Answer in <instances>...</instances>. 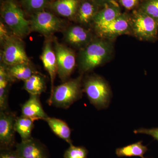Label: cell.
I'll use <instances>...</instances> for the list:
<instances>
[{"mask_svg": "<svg viewBox=\"0 0 158 158\" xmlns=\"http://www.w3.org/2000/svg\"><path fill=\"white\" fill-rule=\"evenodd\" d=\"M113 52L112 40L100 37L93 39L79 53L78 64L80 72H88L108 62Z\"/></svg>", "mask_w": 158, "mask_h": 158, "instance_id": "obj_1", "label": "cell"}, {"mask_svg": "<svg viewBox=\"0 0 158 158\" xmlns=\"http://www.w3.org/2000/svg\"><path fill=\"white\" fill-rule=\"evenodd\" d=\"M82 76L54 87L48 100L50 106L67 109L82 97Z\"/></svg>", "mask_w": 158, "mask_h": 158, "instance_id": "obj_2", "label": "cell"}, {"mask_svg": "<svg viewBox=\"0 0 158 158\" xmlns=\"http://www.w3.org/2000/svg\"><path fill=\"white\" fill-rule=\"evenodd\" d=\"M84 90L90 103L98 110L106 109L109 106L112 91L107 82L101 77L92 75L86 78Z\"/></svg>", "mask_w": 158, "mask_h": 158, "instance_id": "obj_3", "label": "cell"}, {"mask_svg": "<svg viewBox=\"0 0 158 158\" xmlns=\"http://www.w3.org/2000/svg\"><path fill=\"white\" fill-rule=\"evenodd\" d=\"M132 34L141 40L154 41L158 36V21L139 9L131 16Z\"/></svg>", "mask_w": 158, "mask_h": 158, "instance_id": "obj_4", "label": "cell"}, {"mask_svg": "<svg viewBox=\"0 0 158 158\" xmlns=\"http://www.w3.org/2000/svg\"><path fill=\"white\" fill-rule=\"evenodd\" d=\"M2 15L4 22L15 36L22 37L30 33L31 23L26 19L23 11L13 2L7 1L3 4Z\"/></svg>", "mask_w": 158, "mask_h": 158, "instance_id": "obj_5", "label": "cell"}, {"mask_svg": "<svg viewBox=\"0 0 158 158\" xmlns=\"http://www.w3.org/2000/svg\"><path fill=\"white\" fill-rule=\"evenodd\" d=\"M94 28L98 37L111 40L120 35L132 34L131 16L122 13L113 21Z\"/></svg>", "mask_w": 158, "mask_h": 158, "instance_id": "obj_6", "label": "cell"}, {"mask_svg": "<svg viewBox=\"0 0 158 158\" xmlns=\"http://www.w3.org/2000/svg\"><path fill=\"white\" fill-rule=\"evenodd\" d=\"M2 54L3 63L7 66L30 63L22 42L16 37L8 36L4 41Z\"/></svg>", "mask_w": 158, "mask_h": 158, "instance_id": "obj_7", "label": "cell"}, {"mask_svg": "<svg viewBox=\"0 0 158 158\" xmlns=\"http://www.w3.org/2000/svg\"><path fill=\"white\" fill-rule=\"evenodd\" d=\"M56 57L57 74L63 82L70 77L75 67V55L73 51L57 41L54 50Z\"/></svg>", "mask_w": 158, "mask_h": 158, "instance_id": "obj_8", "label": "cell"}, {"mask_svg": "<svg viewBox=\"0 0 158 158\" xmlns=\"http://www.w3.org/2000/svg\"><path fill=\"white\" fill-rule=\"evenodd\" d=\"M30 23L32 31L46 36L59 31L62 25L61 20L50 12L42 10L32 16Z\"/></svg>", "mask_w": 158, "mask_h": 158, "instance_id": "obj_9", "label": "cell"}, {"mask_svg": "<svg viewBox=\"0 0 158 158\" xmlns=\"http://www.w3.org/2000/svg\"><path fill=\"white\" fill-rule=\"evenodd\" d=\"M16 116L9 110L0 111L1 147L11 148L15 144V124Z\"/></svg>", "mask_w": 158, "mask_h": 158, "instance_id": "obj_10", "label": "cell"}, {"mask_svg": "<svg viewBox=\"0 0 158 158\" xmlns=\"http://www.w3.org/2000/svg\"><path fill=\"white\" fill-rule=\"evenodd\" d=\"M15 150L21 158H48L45 145L33 138L16 144Z\"/></svg>", "mask_w": 158, "mask_h": 158, "instance_id": "obj_11", "label": "cell"}, {"mask_svg": "<svg viewBox=\"0 0 158 158\" xmlns=\"http://www.w3.org/2000/svg\"><path fill=\"white\" fill-rule=\"evenodd\" d=\"M65 40L69 44L78 48H83L92 40L91 32L83 26H73L69 27L64 34Z\"/></svg>", "mask_w": 158, "mask_h": 158, "instance_id": "obj_12", "label": "cell"}, {"mask_svg": "<svg viewBox=\"0 0 158 158\" xmlns=\"http://www.w3.org/2000/svg\"><path fill=\"white\" fill-rule=\"evenodd\" d=\"M22 115L31 118L33 121L45 120L48 116L43 110L39 95H30V98L22 105Z\"/></svg>", "mask_w": 158, "mask_h": 158, "instance_id": "obj_13", "label": "cell"}, {"mask_svg": "<svg viewBox=\"0 0 158 158\" xmlns=\"http://www.w3.org/2000/svg\"><path fill=\"white\" fill-rule=\"evenodd\" d=\"M99 7L94 0H85L80 3L75 18L82 26L92 24L94 18L99 11Z\"/></svg>", "mask_w": 158, "mask_h": 158, "instance_id": "obj_14", "label": "cell"}, {"mask_svg": "<svg viewBox=\"0 0 158 158\" xmlns=\"http://www.w3.org/2000/svg\"><path fill=\"white\" fill-rule=\"evenodd\" d=\"M46 70L48 72L51 79V90H53L54 83L57 74L56 57L50 42H47L44 45L42 55L40 56Z\"/></svg>", "mask_w": 158, "mask_h": 158, "instance_id": "obj_15", "label": "cell"}, {"mask_svg": "<svg viewBox=\"0 0 158 158\" xmlns=\"http://www.w3.org/2000/svg\"><path fill=\"white\" fill-rule=\"evenodd\" d=\"M99 10L94 19L93 27L106 24L113 21L122 14L120 7L116 2L105 5Z\"/></svg>", "mask_w": 158, "mask_h": 158, "instance_id": "obj_16", "label": "cell"}, {"mask_svg": "<svg viewBox=\"0 0 158 158\" xmlns=\"http://www.w3.org/2000/svg\"><path fill=\"white\" fill-rule=\"evenodd\" d=\"M45 121L51 130L59 138L66 141L69 145L73 144L71 139V130L68 124L59 118L48 116Z\"/></svg>", "mask_w": 158, "mask_h": 158, "instance_id": "obj_17", "label": "cell"}, {"mask_svg": "<svg viewBox=\"0 0 158 158\" xmlns=\"http://www.w3.org/2000/svg\"><path fill=\"white\" fill-rule=\"evenodd\" d=\"M7 72L11 81H25L33 74L37 73L30 63L20 64L7 66Z\"/></svg>", "mask_w": 158, "mask_h": 158, "instance_id": "obj_18", "label": "cell"}, {"mask_svg": "<svg viewBox=\"0 0 158 158\" xmlns=\"http://www.w3.org/2000/svg\"><path fill=\"white\" fill-rule=\"evenodd\" d=\"M79 0H56L52 5V9L63 17H75L79 5Z\"/></svg>", "mask_w": 158, "mask_h": 158, "instance_id": "obj_19", "label": "cell"}, {"mask_svg": "<svg viewBox=\"0 0 158 158\" xmlns=\"http://www.w3.org/2000/svg\"><path fill=\"white\" fill-rule=\"evenodd\" d=\"M11 82L6 65L2 64L0 67V111L8 110L9 85Z\"/></svg>", "mask_w": 158, "mask_h": 158, "instance_id": "obj_20", "label": "cell"}, {"mask_svg": "<svg viewBox=\"0 0 158 158\" xmlns=\"http://www.w3.org/2000/svg\"><path fill=\"white\" fill-rule=\"evenodd\" d=\"M24 82L23 89L27 90L30 95L40 96L45 91V79L40 74L35 73Z\"/></svg>", "mask_w": 158, "mask_h": 158, "instance_id": "obj_21", "label": "cell"}, {"mask_svg": "<svg viewBox=\"0 0 158 158\" xmlns=\"http://www.w3.org/2000/svg\"><path fill=\"white\" fill-rule=\"evenodd\" d=\"M34 126V121L22 115L16 118L15 130L20 136L22 141H27L32 138L31 134Z\"/></svg>", "mask_w": 158, "mask_h": 158, "instance_id": "obj_22", "label": "cell"}, {"mask_svg": "<svg viewBox=\"0 0 158 158\" xmlns=\"http://www.w3.org/2000/svg\"><path fill=\"white\" fill-rule=\"evenodd\" d=\"M147 146L142 144V141L116 149V153L118 157L138 156L145 158L144 155L147 152Z\"/></svg>", "mask_w": 158, "mask_h": 158, "instance_id": "obj_23", "label": "cell"}, {"mask_svg": "<svg viewBox=\"0 0 158 158\" xmlns=\"http://www.w3.org/2000/svg\"><path fill=\"white\" fill-rule=\"evenodd\" d=\"M138 9L158 21V0H144Z\"/></svg>", "mask_w": 158, "mask_h": 158, "instance_id": "obj_24", "label": "cell"}, {"mask_svg": "<svg viewBox=\"0 0 158 158\" xmlns=\"http://www.w3.org/2000/svg\"><path fill=\"white\" fill-rule=\"evenodd\" d=\"M88 152L85 147L82 146L69 145L68 149L65 151L64 155V158H87Z\"/></svg>", "mask_w": 158, "mask_h": 158, "instance_id": "obj_25", "label": "cell"}, {"mask_svg": "<svg viewBox=\"0 0 158 158\" xmlns=\"http://www.w3.org/2000/svg\"><path fill=\"white\" fill-rule=\"evenodd\" d=\"M28 7L34 11H41L45 6L47 0H25Z\"/></svg>", "mask_w": 158, "mask_h": 158, "instance_id": "obj_26", "label": "cell"}, {"mask_svg": "<svg viewBox=\"0 0 158 158\" xmlns=\"http://www.w3.org/2000/svg\"><path fill=\"white\" fill-rule=\"evenodd\" d=\"M0 158H21L16 152L11 148L1 147Z\"/></svg>", "mask_w": 158, "mask_h": 158, "instance_id": "obj_27", "label": "cell"}, {"mask_svg": "<svg viewBox=\"0 0 158 158\" xmlns=\"http://www.w3.org/2000/svg\"><path fill=\"white\" fill-rule=\"evenodd\" d=\"M135 134H145L152 136L158 141V128H153L151 129L141 128L135 130L134 131Z\"/></svg>", "mask_w": 158, "mask_h": 158, "instance_id": "obj_28", "label": "cell"}, {"mask_svg": "<svg viewBox=\"0 0 158 158\" xmlns=\"http://www.w3.org/2000/svg\"><path fill=\"white\" fill-rule=\"evenodd\" d=\"M140 0H119L123 7L127 10L135 9L139 4Z\"/></svg>", "mask_w": 158, "mask_h": 158, "instance_id": "obj_29", "label": "cell"}, {"mask_svg": "<svg viewBox=\"0 0 158 158\" xmlns=\"http://www.w3.org/2000/svg\"><path fill=\"white\" fill-rule=\"evenodd\" d=\"M0 36H1V41L2 42H4L5 40L7 38L9 35L7 34V32L6 31L5 26L4 24L1 22V25H0Z\"/></svg>", "mask_w": 158, "mask_h": 158, "instance_id": "obj_30", "label": "cell"}, {"mask_svg": "<svg viewBox=\"0 0 158 158\" xmlns=\"http://www.w3.org/2000/svg\"><path fill=\"white\" fill-rule=\"evenodd\" d=\"M99 7H103L112 2H115V0H94Z\"/></svg>", "mask_w": 158, "mask_h": 158, "instance_id": "obj_31", "label": "cell"}]
</instances>
